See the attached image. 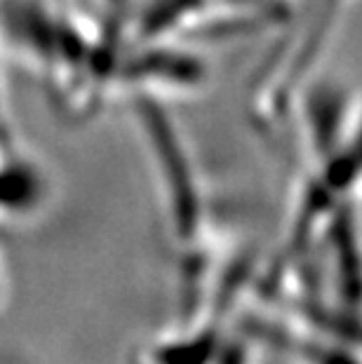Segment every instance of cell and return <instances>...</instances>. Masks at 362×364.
<instances>
[{
	"label": "cell",
	"instance_id": "7a4b0ae2",
	"mask_svg": "<svg viewBox=\"0 0 362 364\" xmlns=\"http://www.w3.org/2000/svg\"><path fill=\"white\" fill-rule=\"evenodd\" d=\"M12 151H14V144H12V134H10V122H7V113H5L3 87H0V156L12 153Z\"/></svg>",
	"mask_w": 362,
	"mask_h": 364
},
{
	"label": "cell",
	"instance_id": "6da1fadb",
	"mask_svg": "<svg viewBox=\"0 0 362 364\" xmlns=\"http://www.w3.org/2000/svg\"><path fill=\"white\" fill-rule=\"evenodd\" d=\"M137 5H139V0H102V19H99L97 28L104 36V41L113 48H125Z\"/></svg>",
	"mask_w": 362,
	"mask_h": 364
}]
</instances>
